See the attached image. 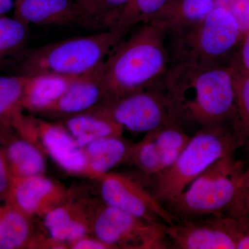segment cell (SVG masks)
<instances>
[{
    "label": "cell",
    "mask_w": 249,
    "mask_h": 249,
    "mask_svg": "<svg viewBox=\"0 0 249 249\" xmlns=\"http://www.w3.org/2000/svg\"><path fill=\"white\" fill-rule=\"evenodd\" d=\"M243 42L241 47L240 55H235L240 65L249 72V31L243 36Z\"/></svg>",
    "instance_id": "cell-33"
},
{
    "label": "cell",
    "mask_w": 249,
    "mask_h": 249,
    "mask_svg": "<svg viewBox=\"0 0 249 249\" xmlns=\"http://www.w3.org/2000/svg\"><path fill=\"white\" fill-rule=\"evenodd\" d=\"M15 16L27 25L101 31L76 0H17Z\"/></svg>",
    "instance_id": "cell-12"
},
{
    "label": "cell",
    "mask_w": 249,
    "mask_h": 249,
    "mask_svg": "<svg viewBox=\"0 0 249 249\" xmlns=\"http://www.w3.org/2000/svg\"><path fill=\"white\" fill-rule=\"evenodd\" d=\"M99 28L107 30L130 0H76Z\"/></svg>",
    "instance_id": "cell-25"
},
{
    "label": "cell",
    "mask_w": 249,
    "mask_h": 249,
    "mask_svg": "<svg viewBox=\"0 0 249 249\" xmlns=\"http://www.w3.org/2000/svg\"><path fill=\"white\" fill-rule=\"evenodd\" d=\"M77 78L58 75L26 76L22 107L38 112L56 100Z\"/></svg>",
    "instance_id": "cell-20"
},
{
    "label": "cell",
    "mask_w": 249,
    "mask_h": 249,
    "mask_svg": "<svg viewBox=\"0 0 249 249\" xmlns=\"http://www.w3.org/2000/svg\"><path fill=\"white\" fill-rule=\"evenodd\" d=\"M166 227L105 204L94 212L91 231L110 249H162L168 248Z\"/></svg>",
    "instance_id": "cell-8"
},
{
    "label": "cell",
    "mask_w": 249,
    "mask_h": 249,
    "mask_svg": "<svg viewBox=\"0 0 249 249\" xmlns=\"http://www.w3.org/2000/svg\"><path fill=\"white\" fill-rule=\"evenodd\" d=\"M132 145L122 137H103L93 141L85 147L88 157L86 175L99 179L125 161Z\"/></svg>",
    "instance_id": "cell-19"
},
{
    "label": "cell",
    "mask_w": 249,
    "mask_h": 249,
    "mask_svg": "<svg viewBox=\"0 0 249 249\" xmlns=\"http://www.w3.org/2000/svg\"><path fill=\"white\" fill-rule=\"evenodd\" d=\"M13 178H29L45 173L46 162L40 148L24 139L10 142L4 152Z\"/></svg>",
    "instance_id": "cell-21"
},
{
    "label": "cell",
    "mask_w": 249,
    "mask_h": 249,
    "mask_svg": "<svg viewBox=\"0 0 249 249\" xmlns=\"http://www.w3.org/2000/svg\"><path fill=\"white\" fill-rule=\"evenodd\" d=\"M12 181L4 153L0 151V196L9 195Z\"/></svg>",
    "instance_id": "cell-30"
},
{
    "label": "cell",
    "mask_w": 249,
    "mask_h": 249,
    "mask_svg": "<svg viewBox=\"0 0 249 249\" xmlns=\"http://www.w3.org/2000/svg\"><path fill=\"white\" fill-rule=\"evenodd\" d=\"M8 196L11 205L24 213L43 217L51 210L66 202L68 191L42 175L13 178Z\"/></svg>",
    "instance_id": "cell-13"
},
{
    "label": "cell",
    "mask_w": 249,
    "mask_h": 249,
    "mask_svg": "<svg viewBox=\"0 0 249 249\" xmlns=\"http://www.w3.org/2000/svg\"><path fill=\"white\" fill-rule=\"evenodd\" d=\"M72 249H110L107 245L95 238L94 240L84 237L70 244Z\"/></svg>",
    "instance_id": "cell-32"
},
{
    "label": "cell",
    "mask_w": 249,
    "mask_h": 249,
    "mask_svg": "<svg viewBox=\"0 0 249 249\" xmlns=\"http://www.w3.org/2000/svg\"><path fill=\"white\" fill-rule=\"evenodd\" d=\"M65 125L78 145L83 148L97 139L122 137L124 129L110 118L94 109L68 116Z\"/></svg>",
    "instance_id": "cell-18"
},
{
    "label": "cell",
    "mask_w": 249,
    "mask_h": 249,
    "mask_svg": "<svg viewBox=\"0 0 249 249\" xmlns=\"http://www.w3.org/2000/svg\"><path fill=\"white\" fill-rule=\"evenodd\" d=\"M228 215L235 219L249 216V168L242 175L235 202Z\"/></svg>",
    "instance_id": "cell-29"
},
{
    "label": "cell",
    "mask_w": 249,
    "mask_h": 249,
    "mask_svg": "<svg viewBox=\"0 0 249 249\" xmlns=\"http://www.w3.org/2000/svg\"><path fill=\"white\" fill-rule=\"evenodd\" d=\"M245 163L234 156L217 160L197 177L166 208L177 221L228 215L235 202Z\"/></svg>",
    "instance_id": "cell-6"
},
{
    "label": "cell",
    "mask_w": 249,
    "mask_h": 249,
    "mask_svg": "<svg viewBox=\"0 0 249 249\" xmlns=\"http://www.w3.org/2000/svg\"><path fill=\"white\" fill-rule=\"evenodd\" d=\"M214 7L215 0H168L148 23L166 33L197 24Z\"/></svg>",
    "instance_id": "cell-17"
},
{
    "label": "cell",
    "mask_w": 249,
    "mask_h": 249,
    "mask_svg": "<svg viewBox=\"0 0 249 249\" xmlns=\"http://www.w3.org/2000/svg\"><path fill=\"white\" fill-rule=\"evenodd\" d=\"M103 63L78 77L56 100L37 114L68 117L88 111L103 102Z\"/></svg>",
    "instance_id": "cell-14"
},
{
    "label": "cell",
    "mask_w": 249,
    "mask_h": 249,
    "mask_svg": "<svg viewBox=\"0 0 249 249\" xmlns=\"http://www.w3.org/2000/svg\"><path fill=\"white\" fill-rule=\"evenodd\" d=\"M165 83L187 123L209 128L235 122V84L230 64L209 68L171 65Z\"/></svg>",
    "instance_id": "cell-2"
},
{
    "label": "cell",
    "mask_w": 249,
    "mask_h": 249,
    "mask_svg": "<svg viewBox=\"0 0 249 249\" xmlns=\"http://www.w3.org/2000/svg\"><path fill=\"white\" fill-rule=\"evenodd\" d=\"M235 84L236 119L233 127L242 147H249V72L234 55L230 62Z\"/></svg>",
    "instance_id": "cell-22"
},
{
    "label": "cell",
    "mask_w": 249,
    "mask_h": 249,
    "mask_svg": "<svg viewBox=\"0 0 249 249\" xmlns=\"http://www.w3.org/2000/svg\"><path fill=\"white\" fill-rule=\"evenodd\" d=\"M14 6L13 0H0V16L9 12Z\"/></svg>",
    "instance_id": "cell-34"
},
{
    "label": "cell",
    "mask_w": 249,
    "mask_h": 249,
    "mask_svg": "<svg viewBox=\"0 0 249 249\" xmlns=\"http://www.w3.org/2000/svg\"><path fill=\"white\" fill-rule=\"evenodd\" d=\"M27 215L11 205L0 211V249H16L27 245L31 227Z\"/></svg>",
    "instance_id": "cell-24"
},
{
    "label": "cell",
    "mask_w": 249,
    "mask_h": 249,
    "mask_svg": "<svg viewBox=\"0 0 249 249\" xmlns=\"http://www.w3.org/2000/svg\"><path fill=\"white\" fill-rule=\"evenodd\" d=\"M215 6L224 8L237 21L241 33L249 31V0H215Z\"/></svg>",
    "instance_id": "cell-28"
},
{
    "label": "cell",
    "mask_w": 249,
    "mask_h": 249,
    "mask_svg": "<svg viewBox=\"0 0 249 249\" xmlns=\"http://www.w3.org/2000/svg\"><path fill=\"white\" fill-rule=\"evenodd\" d=\"M120 40L107 29L46 44L29 51L21 65L22 75L82 76L104 61Z\"/></svg>",
    "instance_id": "cell-5"
},
{
    "label": "cell",
    "mask_w": 249,
    "mask_h": 249,
    "mask_svg": "<svg viewBox=\"0 0 249 249\" xmlns=\"http://www.w3.org/2000/svg\"><path fill=\"white\" fill-rule=\"evenodd\" d=\"M168 0H130L121 11L109 30L123 39L134 28L150 22Z\"/></svg>",
    "instance_id": "cell-23"
},
{
    "label": "cell",
    "mask_w": 249,
    "mask_h": 249,
    "mask_svg": "<svg viewBox=\"0 0 249 249\" xmlns=\"http://www.w3.org/2000/svg\"><path fill=\"white\" fill-rule=\"evenodd\" d=\"M26 76H0V119L22 106Z\"/></svg>",
    "instance_id": "cell-26"
},
{
    "label": "cell",
    "mask_w": 249,
    "mask_h": 249,
    "mask_svg": "<svg viewBox=\"0 0 249 249\" xmlns=\"http://www.w3.org/2000/svg\"><path fill=\"white\" fill-rule=\"evenodd\" d=\"M34 134L40 139L45 151L62 169L71 174L86 175L88 155L65 127L37 121L34 123Z\"/></svg>",
    "instance_id": "cell-15"
},
{
    "label": "cell",
    "mask_w": 249,
    "mask_h": 249,
    "mask_svg": "<svg viewBox=\"0 0 249 249\" xmlns=\"http://www.w3.org/2000/svg\"><path fill=\"white\" fill-rule=\"evenodd\" d=\"M183 126L169 125L145 133L132 144L127 160L144 175L154 178L173 164L189 142Z\"/></svg>",
    "instance_id": "cell-11"
},
{
    "label": "cell",
    "mask_w": 249,
    "mask_h": 249,
    "mask_svg": "<svg viewBox=\"0 0 249 249\" xmlns=\"http://www.w3.org/2000/svg\"><path fill=\"white\" fill-rule=\"evenodd\" d=\"M0 17H1V16H0Z\"/></svg>",
    "instance_id": "cell-35"
},
{
    "label": "cell",
    "mask_w": 249,
    "mask_h": 249,
    "mask_svg": "<svg viewBox=\"0 0 249 249\" xmlns=\"http://www.w3.org/2000/svg\"><path fill=\"white\" fill-rule=\"evenodd\" d=\"M27 28L18 18L0 17V55L22 47L27 40Z\"/></svg>",
    "instance_id": "cell-27"
},
{
    "label": "cell",
    "mask_w": 249,
    "mask_h": 249,
    "mask_svg": "<svg viewBox=\"0 0 249 249\" xmlns=\"http://www.w3.org/2000/svg\"><path fill=\"white\" fill-rule=\"evenodd\" d=\"M136 133L186 124L181 106L170 92L165 79L160 84L105 101L93 107Z\"/></svg>",
    "instance_id": "cell-7"
},
{
    "label": "cell",
    "mask_w": 249,
    "mask_h": 249,
    "mask_svg": "<svg viewBox=\"0 0 249 249\" xmlns=\"http://www.w3.org/2000/svg\"><path fill=\"white\" fill-rule=\"evenodd\" d=\"M237 219L240 230L237 249H249V216Z\"/></svg>",
    "instance_id": "cell-31"
},
{
    "label": "cell",
    "mask_w": 249,
    "mask_h": 249,
    "mask_svg": "<svg viewBox=\"0 0 249 249\" xmlns=\"http://www.w3.org/2000/svg\"><path fill=\"white\" fill-rule=\"evenodd\" d=\"M129 34L104 60L103 102L160 84L169 71L171 61L164 31L145 23Z\"/></svg>",
    "instance_id": "cell-1"
},
{
    "label": "cell",
    "mask_w": 249,
    "mask_h": 249,
    "mask_svg": "<svg viewBox=\"0 0 249 249\" xmlns=\"http://www.w3.org/2000/svg\"><path fill=\"white\" fill-rule=\"evenodd\" d=\"M100 193L105 204L146 220L172 225L176 219L153 193L132 178L108 173L99 178Z\"/></svg>",
    "instance_id": "cell-9"
},
{
    "label": "cell",
    "mask_w": 249,
    "mask_h": 249,
    "mask_svg": "<svg viewBox=\"0 0 249 249\" xmlns=\"http://www.w3.org/2000/svg\"><path fill=\"white\" fill-rule=\"evenodd\" d=\"M66 202L43 216L44 225L54 245L71 244L91 232V211L83 203Z\"/></svg>",
    "instance_id": "cell-16"
},
{
    "label": "cell",
    "mask_w": 249,
    "mask_h": 249,
    "mask_svg": "<svg viewBox=\"0 0 249 249\" xmlns=\"http://www.w3.org/2000/svg\"><path fill=\"white\" fill-rule=\"evenodd\" d=\"M242 147L232 124L201 128L191 137L178 159L152 178L153 194L167 204L217 160L234 155Z\"/></svg>",
    "instance_id": "cell-4"
},
{
    "label": "cell",
    "mask_w": 249,
    "mask_h": 249,
    "mask_svg": "<svg viewBox=\"0 0 249 249\" xmlns=\"http://www.w3.org/2000/svg\"><path fill=\"white\" fill-rule=\"evenodd\" d=\"M165 34L171 65L203 68L229 65V56L243 37L235 18L220 6L197 24Z\"/></svg>",
    "instance_id": "cell-3"
},
{
    "label": "cell",
    "mask_w": 249,
    "mask_h": 249,
    "mask_svg": "<svg viewBox=\"0 0 249 249\" xmlns=\"http://www.w3.org/2000/svg\"><path fill=\"white\" fill-rule=\"evenodd\" d=\"M165 235L175 249H237L238 221L229 215H209L177 221Z\"/></svg>",
    "instance_id": "cell-10"
}]
</instances>
